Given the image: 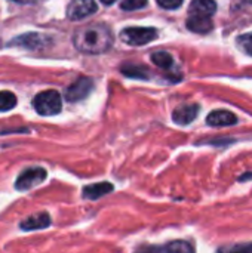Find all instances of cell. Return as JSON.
<instances>
[{"instance_id":"d6986e66","label":"cell","mask_w":252,"mask_h":253,"mask_svg":"<svg viewBox=\"0 0 252 253\" xmlns=\"http://www.w3.org/2000/svg\"><path fill=\"white\" fill-rule=\"evenodd\" d=\"M147 4V0H123L120 3V7L123 10H137Z\"/></svg>"},{"instance_id":"9c48e42d","label":"cell","mask_w":252,"mask_h":253,"mask_svg":"<svg viewBox=\"0 0 252 253\" xmlns=\"http://www.w3.org/2000/svg\"><path fill=\"white\" fill-rule=\"evenodd\" d=\"M49 225H50V216L46 212H39V213H34V215L28 216L27 219H24L19 224V228L24 231H34V230L48 228Z\"/></svg>"},{"instance_id":"7402d4cb","label":"cell","mask_w":252,"mask_h":253,"mask_svg":"<svg viewBox=\"0 0 252 253\" xmlns=\"http://www.w3.org/2000/svg\"><path fill=\"white\" fill-rule=\"evenodd\" d=\"M13 1L21 3V4H30V3H36V1H39V0H13Z\"/></svg>"},{"instance_id":"d4e9b609","label":"cell","mask_w":252,"mask_h":253,"mask_svg":"<svg viewBox=\"0 0 252 253\" xmlns=\"http://www.w3.org/2000/svg\"><path fill=\"white\" fill-rule=\"evenodd\" d=\"M245 1H248V3H252V0H245Z\"/></svg>"},{"instance_id":"4fadbf2b","label":"cell","mask_w":252,"mask_h":253,"mask_svg":"<svg viewBox=\"0 0 252 253\" xmlns=\"http://www.w3.org/2000/svg\"><path fill=\"white\" fill-rule=\"evenodd\" d=\"M113 191V185L110 182H100V184H92L83 188V197L89 200H97L104 197L105 194Z\"/></svg>"},{"instance_id":"8992f818","label":"cell","mask_w":252,"mask_h":253,"mask_svg":"<svg viewBox=\"0 0 252 253\" xmlns=\"http://www.w3.org/2000/svg\"><path fill=\"white\" fill-rule=\"evenodd\" d=\"M98 9L95 0H71L67 6V18L71 21H80L95 13Z\"/></svg>"},{"instance_id":"7a4b0ae2","label":"cell","mask_w":252,"mask_h":253,"mask_svg":"<svg viewBox=\"0 0 252 253\" xmlns=\"http://www.w3.org/2000/svg\"><path fill=\"white\" fill-rule=\"evenodd\" d=\"M33 107L40 116H55L61 111L62 102L61 95L56 90H43L33 99Z\"/></svg>"},{"instance_id":"ba28073f","label":"cell","mask_w":252,"mask_h":253,"mask_svg":"<svg viewBox=\"0 0 252 253\" xmlns=\"http://www.w3.org/2000/svg\"><path fill=\"white\" fill-rule=\"evenodd\" d=\"M198 113H199V105L198 104L181 105V107L175 108V111L172 113V120L177 125H189L198 117Z\"/></svg>"},{"instance_id":"3957f363","label":"cell","mask_w":252,"mask_h":253,"mask_svg":"<svg viewBox=\"0 0 252 253\" xmlns=\"http://www.w3.org/2000/svg\"><path fill=\"white\" fill-rule=\"evenodd\" d=\"M157 37V30L151 27H128L120 33V39L129 46H143Z\"/></svg>"},{"instance_id":"52a82bcc","label":"cell","mask_w":252,"mask_h":253,"mask_svg":"<svg viewBox=\"0 0 252 253\" xmlns=\"http://www.w3.org/2000/svg\"><path fill=\"white\" fill-rule=\"evenodd\" d=\"M49 43H50V37H48L45 34H40V33H27V34H22V36L15 37L9 43V46H19V47L37 50V49L46 47Z\"/></svg>"},{"instance_id":"5bb4252c","label":"cell","mask_w":252,"mask_h":253,"mask_svg":"<svg viewBox=\"0 0 252 253\" xmlns=\"http://www.w3.org/2000/svg\"><path fill=\"white\" fill-rule=\"evenodd\" d=\"M151 61L153 64H156L157 67L163 68V70H169L174 65V58L169 52L166 50H157L151 53Z\"/></svg>"},{"instance_id":"44dd1931","label":"cell","mask_w":252,"mask_h":253,"mask_svg":"<svg viewBox=\"0 0 252 253\" xmlns=\"http://www.w3.org/2000/svg\"><path fill=\"white\" fill-rule=\"evenodd\" d=\"M227 251H232V252H252V245H239V246H233V248H229Z\"/></svg>"},{"instance_id":"6da1fadb","label":"cell","mask_w":252,"mask_h":253,"mask_svg":"<svg viewBox=\"0 0 252 253\" xmlns=\"http://www.w3.org/2000/svg\"><path fill=\"white\" fill-rule=\"evenodd\" d=\"M113 31L102 22L88 24L77 28L73 34V43L76 49L83 53H104L113 46Z\"/></svg>"},{"instance_id":"ffe728a7","label":"cell","mask_w":252,"mask_h":253,"mask_svg":"<svg viewBox=\"0 0 252 253\" xmlns=\"http://www.w3.org/2000/svg\"><path fill=\"white\" fill-rule=\"evenodd\" d=\"M156 1L159 3L160 7L172 10V9H178V7L183 4L184 0H156Z\"/></svg>"},{"instance_id":"7c38bea8","label":"cell","mask_w":252,"mask_h":253,"mask_svg":"<svg viewBox=\"0 0 252 253\" xmlns=\"http://www.w3.org/2000/svg\"><path fill=\"white\" fill-rule=\"evenodd\" d=\"M189 12L190 15L212 16L217 12V3L215 0H192Z\"/></svg>"},{"instance_id":"603a6c76","label":"cell","mask_w":252,"mask_h":253,"mask_svg":"<svg viewBox=\"0 0 252 253\" xmlns=\"http://www.w3.org/2000/svg\"><path fill=\"white\" fill-rule=\"evenodd\" d=\"M101 1H102L104 4H111V3H114L116 0H101Z\"/></svg>"},{"instance_id":"2e32d148","label":"cell","mask_w":252,"mask_h":253,"mask_svg":"<svg viewBox=\"0 0 252 253\" xmlns=\"http://www.w3.org/2000/svg\"><path fill=\"white\" fill-rule=\"evenodd\" d=\"M16 105V96L12 92L1 90L0 92V111H9Z\"/></svg>"},{"instance_id":"277c9868","label":"cell","mask_w":252,"mask_h":253,"mask_svg":"<svg viewBox=\"0 0 252 253\" xmlns=\"http://www.w3.org/2000/svg\"><path fill=\"white\" fill-rule=\"evenodd\" d=\"M94 89V80L89 77H79L65 90V99L70 102H79L91 95Z\"/></svg>"},{"instance_id":"5b68a950","label":"cell","mask_w":252,"mask_h":253,"mask_svg":"<svg viewBox=\"0 0 252 253\" xmlns=\"http://www.w3.org/2000/svg\"><path fill=\"white\" fill-rule=\"evenodd\" d=\"M45 179H46V170L43 168H28L18 176L15 187L19 191H25L39 185Z\"/></svg>"},{"instance_id":"cb8c5ba5","label":"cell","mask_w":252,"mask_h":253,"mask_svg":"<svg viewBox=\"0 0 252 253\" xmlns=\"http://www.w3.org/2000/svg\"><path fill=\"white\" fill-rule=\"evenodd\" d=\"M252 176V173L251 175H244V176H241V181H244V179H250Z\"/></svg>"},{"instance_id":"8fae6325","label":"cell","mask_w":252,"mask_h":253,"mask_svg":"<svg viewBox=\"0 0 252 253\" xmlns=\"http://www.w3.org/2000/svg\"><path fill=\"white\" fill-rule=\"evenodd\" d=\"M186 24H187V28L190 31L199 33V34L209 33L214 27L211 16H201V15H190Z\"/></svg>"},{"instance_id":"e0dca14e","label":"cell","mask_w":252,"mask_h":253,"mask_svg":"<svg viewBox=\"0 0 252 253\" xmlns=\"http://www.w3.org/2000/svg\"><path fill=\"white\" fill-rule=\"evenodd\" d=\"M157 251H165V252H193L195 248L187 243V242H172L163 248H159Z\"/></svg>"},{"instance_id":"ac0fdd59","label":"cell","mask_w":252,"mask_h":253,"mask_svg":"<svg viewBox=\"0 0 252 253\" xmlns=\"http://www.w3.org/2000/svg\"><path fill=\"white\" fill-rule=\"evenodd\" d=\"M238 44L239 47L252 56V33L251 34H242L238 37Z\"/></svg>"},{"instance_id":"30bf717a","label":"cell","mask_w":252,"mask_h":253,"mask_svg":"<svg viewBox=\"0 0 252 253\" xmlns=\"http://www.w3.org/2000/svg\"><path fill=\"white\" fill-rule=\"evenodd\" d=\"M206 123L214 127H221V126H233L238 123V117L227 111V110H215L206 117Z\"/></svg>"},{"instance_id":"9a60e30c","label":"cell","mask_w":252,"mask_h":253,"mask_svg":"<svg viewBox=\"0 0 252 253\" xmlns=\"http://www.w3.org/2000/svg\"><path fill=\"white\" fill-rule=\"evenodd\" d=\"M122 73L128 77H134V79H147L149 76V70L135 64H128L125 67H122Z\"/></svg>"}]
</instances>
